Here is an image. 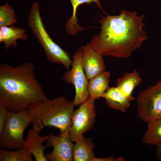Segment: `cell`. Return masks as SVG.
I'll return each mask as SVG.
<instances>
[{
	"instance_id": "obj_1",
	"label": "cell",
	"mask_w": 161,
	"mask_h": 161,
	"mask_svg": "<svg viewBox=\"0 0 161 161\" xmlns=\"http://www.w3.org/2000/svg\"><path fill=\"white\" fill-rule=\"evenodd\" d=\"M100 23V31L89 44L103 56L129 57L147 38L142 17L136 12L123 9L118 15L103 17Z\"/></svg>"
},
{
	"instance_id": "obj_2",
	"label": "cell",
	"mask_w": 161,
	"mask_h": 161,
	"mask_svg": "<svg viewBox=\"0 0 161 161\" xmlns=\"http://www.w3.org/2000/svg\"><path fill=\"white\" fill-rule=\"evenodd\" d=\"M35 67L27 61L16 66L0 64V103L10 111L27 109L48 98L35 78Z\"/></svg>"
},
{
	"instance_id": "obj_3",
	"label": "cell",
	"mask_w": 161,
	"mask_h": 161,
	"mask_svg": "<svg viewBox=\"0 0 161 161\" xmlns=\"http://www.w3.org/2000/svg\"><path fill=\"white\" fill-rule=\"evenodd\" d=\"M75 105L63 96L32 104L27 109L32 128L40 132L45 127H54L61 134L69 132Z\"/></svg>"
},
{
	"instance_id": "obj_4",
	"label": "cell",
	"mask_w": 161,
	"mask_h": 161,
	"mask_svg": "<svg viewBox=\"0 0 161 161\" xmlns=\"http://www.w3.org/2000/svg\"><path fill=\"white\" fill-rule=\"evenodd\" d=\"M28 24L42 46L47 59L53 62L62 64L69 70L72 61L69 54L56 44L48 34L40 16L39 5L36 2L32 4L30 11Z\"/></svg>"
},
{
	"instance_id": "obj_5",
	"label": "cell",
	"mask_w": 161,
	"mask_h": 161,
	"mask_svg": "<svg viewBox=\"0 0 161 161\" xmlns=\"http://www.w3.org/2000/svg\"><path fill=\"white\" fill-rule=\"evenodd\" d=\"M31 119L27 109L17 112L8 110L7 115L1 134L0 135V148L12 151L22 148L25 140L24 131Z\"/></svg>"
},
{
	"instance_id": "obj_6",
	"label": "cell",
	"mask_w": 161,
	"mask_h": 161,
	"mask_svg": "<svg viewBox=\"0 0 161 161\" xmlns=\"http://www.w3.org/2000/svg\"><path fill=\"white\" fill-rule=\"evenodd\" d=\"M137 112L143 121L161 117V80L141 91L138 95Z\"/></svg>"
},
{
	"instance_id": "obj_7",
	"label": "cell",
	"mask_w": 161,
	"mask_h": 161,
	"mask_svg": "<svg viewBox=\"0 0 161 161\" xmlns=\"http://www.w3.org/2000/svg\"><path fill=\"white\" fill-rule=\"evenodd\" d=\"M82 56L81 48L78 49L72 57L71 69L64 72L61 77L66 83L74 85L75 94L73 102L76 106L84 102L89 97V82L82 66Z\"/></svg>"
},
{
	"instance_id": "obj_8",
	"label": "cell",
	"mask_w": 161,
	"mask_h": 161,
	"mask_svg": "<svg viewBox=\"0 0 161 161\" xmlns=\"http://www.w3.org/2000/svg\"><path fill=\"white\" fill-rule=\"evenodd\" d=\"M95 100L89 96L74 111L69 132L70 139L72 142L80 139L84 133L93 127L96 117Z\"/></svg>"
},
{
	"instance_id": "obj_9",
	"label": "cell",
	"mask_w": 161,
	"mask_h": 161,
	"mask_svg": "<svg viewBox=\"0 0 161 161\" xmlns=\"http://www.w3.org/2000/svg\"><path fill=\"white\" fill-rule=\"evenodd\" d=\"M70 139L69 132L55 136L51 133L46 141L47 148L53 147L50 153L46 154L48 161H72L73 160L74 145Z\"/></svg>"
},
{
	"instance_id": "obj_10",
	"label": "cell",
	"mask_w": 161,
	"mask_h": 161,
	"mask_svg": "<svg viewBox=\"0 0 161 161\" xmlns=\"http://www.w3.org/2000/svg\"><path fill=\"white\" fill-rule=\"evenodd\" d=\"M83 53L82 64L87 79L90 80L105 71L106 66L103 56L87 44L80 48Z\"/></svg>"
},
{
	"instance_id": "obj_11",
	"label": "cell",
	"mask_w": 161,
	"mask_h": 161,
	"mask_svg": "<svg viewBox=\"0 0 161 161\" xmlns=\"http://www.w3.org/2000/svg\"><path fill=\"white\" fill-rule=\"evenodd\" d=\"M39 132L33 128L30 129L22 148L30 152L35 161H47L44 154V151L47 147L42 143L48 139L49 135L41 137L39 135Z\"/></svg>"
},
{
	"instance_id": "obj_12",
	"label": "cell",
	"mask_w": 161,
	"mask_h": 161,
	"mask_svg": "<svg viewBox=\"0 0 161 161\" xmlns=\"http://www.w3.org/2000/svg\"><path fill=\"white\" fill-rule=\"evenodd\" d=\"M101 97L106 100L109 106L124 112L130 106V100L117 87H111L104 93Z\"/></svg>"
},
{
	"instance_id": "obj_13",
	"label": "cell",
	"mask_w": 161,
	"mask_h": 161,
	"mask_svg": "<svg viewBox=\"0 0 161 161\" xmlns=\"http://www.w3.org/2000/svg\"><path fill=\"white\" fill-rule=\"evenodd\" d=\"M92 139L83 136L75 142L73 151L74 161H92L95 157L93 152L95 145Z\"/></svg>"
},
{
	"instance_id": "obj_14",
	"label": "cell",
	"mask_w": 161,
	"mask_h": 161,
	"mask_svg": "<svg viewBox=\"0 0 161 161\" xmlns=\"http://www.w3.org/2000/svg\"><path fill=\"white\" fill-rule=\"evenodd\" d=\"M110 76V72L104 71L89 80L88 86L89 96L95 100L101 97L109 88Z\"/></svg>"
},
{
	"instance_id": "obj_15",
	"label": "cell",
	"mask_w": 161,
	"mask_h": 161,
	"mask_svg": "<svg viewBox=\"0 0 161 161\" xmlns=\"http://www.w3.org/2000/svg\"><path fill=\"white\" fill-rule=\"evenodd\" d=\"M142 81L136 70L131 73H125L117 79L116 85L123 94L130 100H135L132 95L134 88Z\"/></svg>"
},
{
	"instance_id": "obj_16",
	"label": "cell",
	"mask_w": 161,
	"mask_h": 161,
	"mask_svg": "<svg viewBox=\"0 0 161 161\" xmlns=\"http://www.w3.org/2000/svg\"><path fill=\"white\" fill-rule=\"evenodd\" d=\"M0 31L2 33L3 41L5 48L7 50L12 46L16 47V40L20 39L26 40L27 35L26 30L22 28L16 27L13 25L10 27L3 26L0 27Z\"/></svg>"
},
{
	"instance_id": "obj_17",
	"label": "cell",
	"mask_w": 161,
	"mask_h": 161,
	"mask_svg": "<svg viewBox=\"0 0 161 161\" xmlns=\"http://www.w3.org/2000/svg\"><path fill=\"white\" fill-rule=\"evenodd\" d=\"M72 4L73 12L72 17L67 20L65 25L66 33L69 35H75L80 30H82V28L78 23L76 17V11L78 7L81 4L86 3L91 4L95 2L97 6L103 10L100 0H70Z\"/></svg>"
},
{
	"instance_id": "obj_18",
	"label": "cell",
	"mask_w": 161,
	"mask_h": 161,
	"mask_svg": "<svg viewBox=\"0 0 161 161\" xmlns=\"http://www.w3.org/2000/svg\"><path fill=\"white\" fill-rule=\"evenodd\" d=\"M147 123V129L142 136V142L157 146L161 141V117L150 120Z\"/></svg>"
},
{
	"instance_id": "obj_19",
	"label": "cell",
	"mask_w": 161,
	"mask_h": 161,
	"mask_svg": "<svg viewBox=\"0 0 161 161\" xmlns=\"http://www.w3.org/2000/svg\"><path fill=\"white\" fill-rule=\"evenodd\" d=\"M32 154L26 149L8 151L0 150V161H33Z\"/></svg>"
},
{
	"instance_id": "obj_20",
	"label": "cell",
	"mask_w": 161,
	"mask_h": 161,
	"mask_svg": "<svg viewBox=\"0 0 161 161\" xmlns=\"http://www.w3.org/2000/svg\"><path fill=\"white\" fill-rule=\"evenodd\" d=\"M12 8L8 3L0 7V27L8 26L17 23L18 20Z\"/></svg>"
},
{
	"instance_id": "obj_21",
	"label": "cell",
	"mask_w": 161,
	"mask_h": 161,
	"mask_svg": "<svg viewBox=\"0 0 161 161\" xmlns=\"http://www.w3.org/2000/svg\"><path fill=\"white\" fill-rule=\"evenodd\" d=\"M7 108L0 103V135L1 134L7 115Z\"/></svg>"
},
{
	"instance_id": "obj_22",
	"label": "cell",
	"mask_w": 161,
	"mask_h": 161,
	"mask_svg": "<svg viewBox=\"0 0 161 161\" xmlns=\"http://www.w3.org/2000/svg\"><path fill=\"white\" fill-rule=\"evenodd\" d=\"M124 161V158L119 157L117 159L114 158L113 157L110 156L104 158H100L95 157L92 160V161Z\"/></svg>"
},
{
	"instance_id": "obj_23",
	"label": "cell",
	"mask_w": 161,
	"mask_h": 161,
	"mask_svg": "<svg viewBox=\"0 0 161 161\" xmlns=\"http://www.w3.org/2000/svg\"><path fill=\"white\" fill-rule=\"evenodd\" d=\"M156 154L157 158L161 160V141L157 145Z\"/></svg>"
},
{
	"instance_id": "obj_24",
	"label": "cell",
	"mask_w": 161,
	"mask_h": 161,
	"mask_svg": "<svg viewBox=\"0 0 161 161\" xmlns=\"http://www.w3.org/2000/svg\"><path fill=\"white\" fill-rule=\"evenodd\" d=\"M3 41V36L2 33L0 31V43H2Z\"/></svg>"
}]
</instances>
